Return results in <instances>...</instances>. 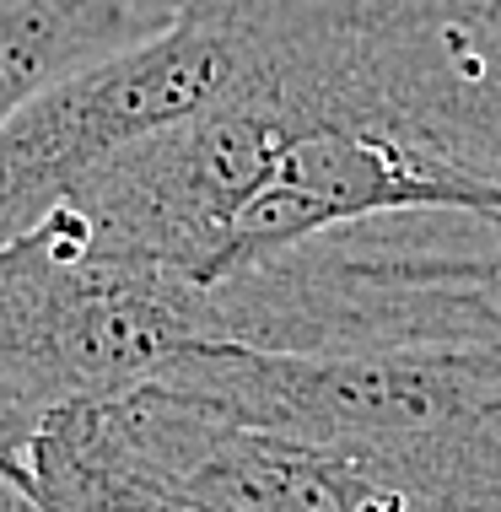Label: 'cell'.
I'll list each match as a JSON object with an SVG mask.
<instances>
[{
	"label": "cell",
	"mask_w": 501,
	"mask_h": 512,
	"mask_svg": "<svg viewBox=\"0 0 501 512\" xmlns=\"http://www.w3.org/2000/svg\"><path fill=\"white\" fill-rule=\"evenodd\" d=\"M211 345L270 356L453 351L501 362V216L399 211L205 281Z\"/></svg>",
	"instance_id": "6da1fadb"
},
{
	"label": "cell",
	"mask_w": 501,
	"mask_h": 512,
	"mask_svg": "<svg viewBox=\"0 0 501 512\" xmlns=\"http://www.w3.org/2000/svg\"><path fill=\"white\" fill-rule=\"evenodd\" d=\"M211 345L205 281L108 254L71 205L0 243V453L33 448L60 410L124 394Z\"/></svg>",
	"instance_id": "7a4b0ae2"
},
{
	"label": "cell",
	"mask_w": 501,
	"mask_h": 512,
	"mask_svg": "<svg viewBox=\"0 0 501 512\" xmlns=\"http://www.w3.org/2000/svg\"><path fill=\"white\" fill-rule=\"evenodd\" d=\"M243 65V27L227 11H194L157 44L60 81L0 119V243L33 232L124 146L200 114L238 87Z\"/></svg>",
	"instance_id": "3957f363"
},
{
	"label": "cell",
	"mask_w": 501,
	"mask_h": 512,
	"mask_svg": "<svg viewBox=\"0 0 501 512\" xmlns=\"http://www.w3.org/2000/svg\"><path fill=\"white\" fill-rule=\"evenodd\" d=\"M399 130L501 189V0H453L399 54Z\"/></svg>",
	"instance_id": "277c9868"
},
{
	"label": "cell",
	"mask_w": 501,
	"mask_h": 512,
	"mask_svg": "<svg viewBox=\"0 0 501 512\" xmlns=\"http://www.w3.org/2000/svg\"><path fill=\"white\" fill-rule=\"evenodd\" d=\"M227 0H0V119Z\"/></svg>",
	"instance_id": "5b68a950"
},
{
	"label": "cell",
	"mask_w": 501,
	"mask_h": 512,
	"mask_svg": "<svg viewBox=\"0 0 501 512\" xmlns=\"http://www.w3.org/2000/svg\"><path fill=\"white\" fill-rule=\"evenodd\" d=\"M27 480H33L38 502L49 512H211L189 502V496L157 486V480L135 475V469L103 459L65 421V410L27 448Z\"/></svg>",
	"instance_id": "8992f818"
},
{
	"label": "cell",
	"mask_w": 501,
	"mask_h": 512,
	"mask_svg": "<svg viewBox=\"0 0 501 512\" xmlns=\"http://www.w3.org/2000/svg\"><path fill=\"white\" fill-rule=\"evenodd\" d=\"M0 512H49L38 502L33 480H27V448L22 453H0Z\"/></svg>",
	"instance_id": "52a82bcc"
}]
</instances>
